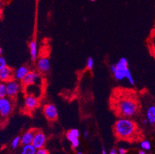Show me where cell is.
I'll return each mask as SVG.
<instances>
[{
  "label": "cell",
  "mask_w": 155,
  "mask_h": 154,
  "mask_svg": "<svg viewBox=\"0 0 155 154\" xmlns=\"http://www.w3.org/2000/svg\"><path fill=\"white\" fill-rule=\"evenodd\" d=\"M109 154H118V152L116 149H112Z\"/></svg>",
  "instance_id": "obj_25"
},
{
  "label": "cell",
  "mask_w": 155,
  "mask_h": 154,
  "mask_svg": "<svg viewBox=\"0 0 155 154\" xmlns=\"http://www.w3.org/2000/svg\"><path fill=\"white\" fill-rule=\"evenodd\" d=\"M1 52H2V50H1V49L0 48V54H1Z\"/></svg>",
  "instance_id": "obj_31"
},
{
  "label": "cell",
  "mask_w": 155,
  "mask_h": 154,
  "mask_svg": "<svg viewBox=\"0 0 155 154\" xmlns=\"http://www.w3.org/2000/svg\"><path fill=\"white\" fill-rule=\"evenodd\" d=\"M114 130L116 137L121 139L130 140L136 138L138 134L136 124L129 118H122L117 120Z\"/></svg>",
  "instance_id": "obj_2"
},
{
  "label": "cell",
  "mask_w": 155,
  "mask_h": 154,
  "mask_svg": "<svg viewBox=\"0 0 155 154\" xmlns=\"http://www.w3.org/2000/svg\"><path fill=\"white\" fill-rule=\"evenodd\" d=\"M148 122L147 119H146V120H143V123H144V124H146V123H148Z\"/></svg>",
  "instance_id": "obj_29"
},
{
  "label": "cell",
  "mask_w": 155,
  "mask_h": 154,
  "mask_svg": "<svg viewBox=\"0 0 155 154\" xmlns=\"http://www.w3.org/2000/svg\"><path fill=\"white\" fill-rule=\"evenodd\" d=\"M20 144H21V137L16 136L13 139V140L11 142V147L13 149H16L18 147V146Z\"/></svg>",
  "instance_id": "obj_20"
},
{
  "label": "cell",
  "mask_w": 155,
  "mask_h": 154,
  "mask_svg": "<svg viewBox=\"0 0 155 154\" xmlns=\"http://www.w3.org/2000/svg\"><path fill=\"white\" fill-rule=\"evenodd\" d=\"M93 66H94L93 59L91 57L88 58V59H87V68L88 69H89V70H91L93 68Z\"/></svg>",
  "instance_id": "obj_21"
},
{
  "label": "cell",
  "mask_w": 155,
  "mask_h": 154,
  "mask_svg": "<svg viewBox=\"0 0 155 154\" xmlns=\"http://www.w3.org/2000/svg\"><path fill=\"white\" fill-rule=\"evenodd\" d=\"M138 154H146V153L143 151H140L138 152Z\"/></svg>",
  "instance_id": "obj_28"
},
{
  "label": "cell",
  "mask_w": 155,
  "mask_h": 154,
  "mask_svg": "<svg viewBox=\"0 0 155 154\" xmlns=\"http://www.w3.org/2000/svg\"><path fill=\"white\" fill-rule=\"evenodd\" d=\"M39 74L35 72V71H32L29 72L23 80L21 81L22 85L24 86H28L34 84L36 81L38 80Z\"/></svg>",
  "instance_id": "obj_10"
},
{
  "label": "cell",
  "mask_w": 155,
  "mask_h": 154,
  "mask_svg": "<svg viewBox=\"0 0 155 154\" xmlns=\"http://www.w3.org/2000/svg\"><path fill=\"white\" fill-rule=\"evenodd\" d=\"M140 146H141L142 149L145 150V151H149V150L151 149V147L150 142L147 140L142 141L141 142V143H140Z\"/></svg>",
  "instance_id": "obj_19"
},
{
  "label": "cell",
  "mask_w": 155,
  "mask_h": 154,
  "mask_svg": "<svg viewBox=\"0 0 155 154\" xmlns=\"http://www.w3.org/2000/svg\"><path fill=\"white\" fill-rule=\"evenodd\" d=\"M102 154H107L106 151L104 147H103V148H102Z\"/></svg>",
  "instance_id": "obj_27"
},
{
  "label": "cell",
  "mask_w": 155,
  "mask_h": 154,
  "mask_svg": "<svg viewBox=\"0 0 155 154\" xmlns=\"http://www.w3.org/2000/svg\"><path fill=\"white\" fill-rule=\"evenodd\" d=\"M80 133L78 130L72 129L69 130L67 133L68 139L71 142L72 147L73 149H76L79 145L80 141L79 139V137Z\"/></svg>",
  "instance_id": "obj_8"
},
{
  "label": "cell",
  "mask_w": 155,
  "mask_h": 154,
  "mask_svg": "<svg viewBox=\"0 0 155 154\" xmlns=\"http://www.w3.org/2000/svg\"><path fill=\"white\" fill-rule=\"evenodd\" d=\"M116 95L114 102V109L116 113L123 118H130L138 113L140 109L138 100L136 98L135 94H131L129 91H123Z\"/></svg>",
  "instance_id": "obj_1"
},
{
  "label": "cell",
  "mask_w": 155,
  "mask_h": 154,
  "mask_svg": "<svg viewBox=\"0 0 155 154\" xmlns=\"http://www.w3.org/2000/svg\"><path fill=\"white\" fill-rule=\"evenodd\" d=\"M118 154H126L127 150L124 148H119L117 150Z\"/></svg>",
  "instance_id": "obj_24"
},
{
  "label": "cell",
  "mask_w": 155,
  "mask_h": 154,
  "mask_svg": "<svg viewBox=\"0 0 155 154\" xmlns=\"http://www.w3.org/2000/svg\"><path fill=\"white\" fill-rule=\"evenodd\" d=\"M77 154H83V153L80 151H78V152H77Z\"/></svg>",
  "instance_id": "obj_30"
},
{
  "label": "cell",
  "mask_w": 155,
  "mask_h": 154,
  "mask_svg": "<svg viewBox=\"0 0 155 154\" xmlns=\"http://www.w3.org/2000/svg\"><path fill=\"white\" fill-rule=\"evenodd\" d=\"M35 154H49V152L46 149L43 147L36 150Z\"/></svg>",
  "instance_id": "obj_22"
},
{
  "label": "cell",
  "mask_w": 155,
  "mask_h": 154,
  "mask_svg": "<svg viewBox=\"0 0 155 154\" xmlns=\"http://www.w3.org/2000/svg\"><path fill=\"white\" fill-rule=\"evenodd\" d=\"M35 132H36V130H30L27 131V132L24 133L23 134V136L21 137V144L23 145L32 144Z\"/></svg>",
  "instance_id": "obj_12"
},
{
  "label": "cell",
  "mask_w": 155,
  "mask_h": 154,
  "mask_svg": "<svg viewBox=\"0 0 155 154\" xmlns=\"http://www.w3.org/2000/svg\"><path fill=\"white\" fill-rule=\"evenodd\" d=\"M43 112L46 118L50 121H54L58 118V109L56 106L53 104H46L43 107Z\"/></svg>",
  "instance_id": "obj_6"
},
{
  "label": "cell",
  "mask_w": 155,
  "mask_h": 154,
  "mask_svg": "<svg viewBox=\"0 0 155 154\" xmlns=\"http://www.w3.org/2000/svg\"><path fill=\"white\" fill-rule=\"evenodd\" d=\"M31 59L32 61H35L37 58V45L35 40H33L29 45Z\"/></svg>",
  "instance_id": "obj_16"
},
{
  "label": "cell",
  "mask_w": 155,
  "mask_h": 154,
  "mask_svg": "<svg viewBox=\"0 0 155 154\" xmlns=\"http://www.w3.org/2000/svg\"><path fill=\"white\" fill-rule=\"evenodd\" d=\"M24 104L27 109L28 110H33L38 106V99L33 95H27L25 97Z\"/></svg>",
  "instance_id": "obj_11"
},
{
  "label": "cell",
  "mask_w": 155,
  "mask_h": 154,
  "mask_svg": "<svg viewBox=\"0 0 155 154\" xmlns=\"http://www.w3.org/2000/svg\"><path fill=\"white\" fill-rule=\"evenodd\" d=\"M111 71L117 80L121 81L127 78L132 85L135 84V81L130 70L128 68V62L127 59L121 58L116 64L111 65L110 67Z\"/></svg>",
  "instance_id": "obj_3"
},
{
  "label": "cell",
  "mask_w": 155,
  "mask_h": 154,
  "mask_svg": "<svg viewBox=\"0 0 155 154\" xmlns=\"http://www.w3.org/2000/svg\"><path fill=\"white\" fill-rule=\"evenodd\" d=\"M146 119L151 125L155 124V106H150L146 110Z\"/></svg>",
  "instance_id": "obj_15"
},
{
  "label": "cell",
  "mask_w": 155,
  "mask_h": 154,
  "mask_svg": "<svg viewBox=\"0 0 155 154\" xmlns=\"http://www.w3.org/2000/svg\"><path fill=\"white\" fill-rule=\"evenodd\" d=\"M36 67L40 72L43 73L48 72L51 69V64L49 59L46 57L40 58L36 63Z\"/></svg>",
  "instance_id": "obj_9"
},
{
  "label": "cell",
  "mask_w": 155,
  "mask_h": 154,
  "mask_svg": "<svg viewBox=\"0 0 155 154\" xmlns=\"http://www.w3.org/2000/svg\"><path fill=\"white\" fill-rule=\"evenodd\" d=\"M7 96L10 98L14 97L19 93L21 89V84L16 80H11L6 83Z\"/></svg>",
  "instance_id": "obj_5"
},
{
  "label": "cell",
  "mask_w": 155,
  "mask_h": 154,
  "mask_svg": "<svg viewBox=\"0 0 155 154\" xmlns=\"http://www.w3.org/2000/svg\"><path fill=\"white\" fill-rule=\"evenodd\" d=\"M30 72L27 66L23 65L17 68L14 73V78L16 80L22 81V80L26 76V75Z\"/></svg>",
  "instance_id": "obj_14"
},
{
  "label": "cell",
  "mask_w": 155,
  "mask_h": 154,
  "mask_svg": "<svg viewBox=\"0 0 155 154\" xmlns=\"http://www.w3.org/2000/svg\"><path fill=\"white\" fill-rule=\"evenodd\" d=\"M14 77V73L12 70L8 67H6L3 69L0 70V81L2 82H8V81L13 80Z\"/></svg>",
  "instance_id": "obj_13"
},
{
  "label": "cell",
  "mask_w": 155,
  "mask_h": 154,
  "mask_svg": "<svg viewBox=\"0 0 155 154\" xmlns=\"http://www.w3.org/2000/svg\"><path fill=\"white\" fill-rule=\"evenodd\" d=\"M7 66L6 61L4 58L0 57V70L3 69Z\"/></svg>",
  "instance_id": "obj_23"
},
{
  "label": "cell",
  "mask_w": 155,
  "mask_h": 154,
  "mask_svg": "<svg viewBox=\"0 0 155 154\" xmlns=\"http://www.w3.org/2000/svg\"><path fill=\"white\" fill-rule=\"evenodd\" d=\"M89 136V133H88V131H85L83 133V136L85 138H87Z\"/></svg>",
  "instance_id": "obj_26"
},
{
  "label": "cell",
  "mask_w": 155,
  "mask_h": 154,
  "mask_svg": "<svg viewBox=\"0 0 155 154\" xmlns=\"http://www.w3.org/2000/svg\"><path fill=\"white\" fill-rule=\"evenodd\" d=\"M46 137L42 131H36L34 135V139H33L32 145L36 149H41L44 147L46 144Z\"/></svg>",
  "instance_id": "obj_7"
},
{
  "label": "cell",
  "mask_w": 155,
  "mask_h": 154,
  "mask_svg": "<svg viewBox=\"0 0 155 154\" xmlns=\"http://www.w3.org/2000/svg\"><path fill=\"white\" fill-rule=\"evenodd\" d=\"M90 1H95V0H90Z\"/></svg>",
  "instance_id": "obj_32"
},
{
  "label": "cell",
  "mask_w": 155,
  "mask_h": 154,
  "mask_svg": "<svg viewBox=\"0 0 155 154\" xmlns=\"http://www.w3.org/2000/svg\"><path fill=\"white\" fill-rule=\"evenodd\" d=\"M36 149L32 144L23 145L20 154H35Z\"/></svg>",
  "instance_id": "obj_17"
},
{
  "label": "cell",
  "mask_w": 155,
  "mask_h": 154,
  "mask_svg": "<svg viewBox=\"0 0 155 154\" xmlns=\"http://www.w3.org/2000/svg\"><path fill=\"white\" fill-rule=\"evenodd\" d=\"M7 96L6 85L5 82L0 83V98Z\"/></svg>",
  "instance_id": "obj_18"
},
{
  "label": "cell",
  "mask_w": 155,
  "mask_h": 154,
  "mask_svg": "<svg viewBox=\"0 0 155 154\" xmlns=\"http://www.w3.org/2000/svg\"><path fill=\"white\" fill-rule=\"evenodd\" d=\"M13 109V103L10 97L0 98V117L7 118L11 114Z\"/></svg>",
  "instance_id": "obj_4"
}]
</instances>
